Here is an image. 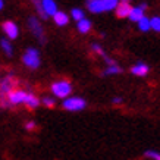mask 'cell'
Returning a JSON list of instances; mask_svg holds the SVG:
<instances>
[{"label": "cell", "mask_w": 160, "mask_h": 160, "mask_svg": "<svg viewBox=\"0 0 160 160\" xmlns=\"http://www.w3.org/2000/svg\"><path fill=\"white\" fill-rule=\"evenodd\" d=\"M146 10H147V5H146V3H141V5L135 6V8H132L131 13H129V16H128V18H129L132 22H138V21L144 16Z\"/></svg>", "instance_id": "cell-8"}, {"label": "cell", "mask_w": 160, "mask_h": 160, "mask_svg": "<svg viewBox=\"0 0 160 160\" xmlns=\"http://www.w3.org/2000/svg\"><path fill=\"white\" fill-rule=\"evenodd\" d=\"M50 91H52V94H53L54 97L66 98L72 92V84L69 82L68 79H59V81H54L52 84Z\"/></svg>", "instance_id": "cell-4"}, {"label": "cell", "mask_w": 160, "mask_h": 160, "mask_svg": "<svg viewBox=\"0 0 160 160\" xmlns=\"http://www.w3.org/2000/svg\"><path fill=\"white\" fill-rule=\"evenodd\" d=\"M137 24H138V28H140L141 31H148V29H151V27H150V19L147 18L146 15H144V16H142V18H141V19L138 21Z\"/></svg>", "instance_id": "cell-19"}, {"label": "cell", "mask_w": 160, "mask_h": 160, "mask_svg": "<svg viewBox=\"0 0 160 160\" xmlns=\"http://www.w3.org/2000/svg\"><path fill=\"white\" fill-rule=\"evenodd\" d=\"M41 103H43L46 107H49V109H53L56 106V100L53 97H43L41 98Z\"/></svg>", "instance_id": "cell-23"}, {"label": "cell", "mask_w": 160, "mask_h": 160, "mask_svg": "<svg viewBox=\"0 0 160 160\" xmlns=\"http://www.w3.org/2000/svg\"><path fill=\"white\" fill-rule=\"evenodd\" d=\"M0 78H2V65H0Z\"/></svg>", "instance_id": "cell-29"}, {"label": "cell", "mask_w": 160, "mask_h": 160, "mask_svg": "<svg viewBox=\"0 0 160 160\" xmlns=\"http://www.w3.org/2000/svg\"><path fill=\"white\" fill-rule=\"evenodd\" d=\"M0 49H2V52H3L8 58H12V56H13L12 40H9L8 37H2V38H0Z\"/></svg>", "instance_id": "cell-11"}, {"label": "cell", "mask_w": 160, "mask_h": 160, "mask_svg": "<svg viewBox=\"0 0 160 160\" xmlns=\"http://www.w3.org/2000/svg\"><path fill=\"white\" fill-rule=\"evenodd\" d=\"M54 21V24L58 25V27H65V25L69 24V16L68 13H65V12H62V10H58L56 13L52 16Z\"/></svg>", "instance_id": "cell-14"}, {"label": "cell", "mask_w": 160, "mask_h": 160, "mask_svg": "<svg viewBox=\"0 0 160 160\" xmlns=\"http://www.w3.org/2000/svg\"><path fill=\"white\" fill-rule=\"evenodd\" d=\"M71 16H72L73 21H81L82 18H85V13H84L82 9H79V8H73L72 10H71Z\"/></svg>", "instance_id": "cell-20"}, {"label": "cell", "mask_w": 160, "mask_h": 160, "mask_svg": "<svg viewBox=\"0 0 160 160\" xmlns=\"http://www.w3.org/2000/svg\"><path fill=\"white\" fill-rule=\"evenodd\" d=\"M122 103V98L121 97H115L113 98V104H121Z\"/></svg>", "instance_id": "cell-27"}, {"label": "cell", "mask_w": 160, "mask_h": 160, "mask_svg": "<svg viewBox=\"0 0 160 160\" xmlns=\"http://www.w3.org/2000/svg\"><path fill=\"white\" fill-rule=\"evenodd\" d=\"M121 2H129V0H121Z\"/></svg>", "instance_id": "cell-30"}, {"label": "cell", "mask_w": 160, "mask_h": 160, "mask_svg": "<svg viewBox=\"0 0 160 160\" xmlns=\"http://www.w3.org/2000/svg\"><path fill=\"white\" fill-rule=\"evenodd\" d=\"M131 72L137 77H146L148 73V66H147L144 62H138L137 65H134L131 68Z\"/></svg>", "instance_id": "cell-15"}, {"label": "cell", "mask_w": 160, "mask_h": 160, "mask_svg": "<svg viewBox=\"0 0 160 160\" xmlns=\"http://www.w3.org/2000/svg\"><path fill=\"white\" fill-rule=\"evenodd\" d=\"M91 27H92L91 21L87 19V18H82L81 21H78L77 22V28H78V31H79L81 34H87V32H90Z\"/></svg>", "instance_id": "cell-16"}, {"label": "cell", "mask_w": 160, "mask_h": 160, "mask_svg": "<svg viewBox=\"0 0 160 160\" xmlns=\"http://www.w3.org/2000/svg\"><path fill=\"white\" fill-rule=\"evenodd\" d=\"M28 91L29 90H24V88H13V90L8 94V97H6V100H8V103L10 104V107L25 104Z\"/></svg>", "instance_id": "cell-5"}, {"label": "cell", "mask_w": 160, "mask_h": 160, "mask_svg": "<svg viewBox=\"0 0 160 160\" xmlns=\"http://www.w3.org/2000/svg\"><path fill=\"white\" fill-rule=\"evenodd\" d=\"M119 0H103V8H104V12L106 10H113L118 6Z\"/></svg>", "instance_id": "cell-21"}, {"label": "cell", "mask_w": 160, "mask_h": 160, "mask_svg": "<svg viewBox=\"0 0 160 160\" xmlns=\"http://www.w3.org/2000/svg\"><path fill=\"white\" fill-rule=\"evenodd\" d=\"M91 47H92V52H94V53H97L98 56H102V58H104V56H106V53H104V50H103V47L100 46V44L94 43Z\"/></svg>", "instance_id": "cell-25"}, {"label": "cell", "mask_w": 160, "mask_h": 160, "mask_svg": "<svg viewBox=\"0 0 160 160\" xmlns=\"http://www.w3.org/2000/svg\"><path fill=\"white\" fill-rule=\"evenodd\" d=\"M5 8V0H0V10H3Z\"/></svg>", "instance_id": "cell-28"}, {"label": "cell", "mask_w": 160, "mask_h": 160, "mask_svg": "<svg viewBox=\"0 0 160 160\" xmlns=\"http://www.w3.org/2000/svg\"><path fill=\"white\" fill-rule=\"evenodd\" d=\"M131 9L132 8L128 2H119L118 6L115 8V10H116V16L118 18H128L129 13H131Z\"/></svg>", "instance_id": "cell-10"}, {"label": "cell", "mask_w": 160, "mask_h": 160, "mask_svg": "<svg viewBox=\"0 0 160 160\" xmlns=\"http://www.w3.org/2000/svg\"><path fill=\"white\" fill-rule=\"evenodd\" d=\"M24 128H25V131L32 132V131H35V129H37V123H35L34 121H28V122H25Z\"/></svg>", "instance_id": "cell-26"}, {"label": "cell", "mask_w": 160, "mask_h": 160, "mask_svg": "<svg viewBox=\"0 0 160 160\" xmlns=\"http://www.w3.org/2000/svg\"><path fill=\"white\" fill-rule=\"evenodd\" d=\"M122 72V68L116 63H113V65H107L106 71H104V75H118V73Z\"/></svg>", "instance_id": "cell-18"}, {"label": "cell", "mask_w": 160, "mask_h": 160, "mask_svg": "<svg viewBox=\"0 0 160 160\" xmlns=\"http://www.w3.org/2000/svg\"><path fill=\"white\" fill-rule=\"evenodd\" d=\"M150 27L151 29H154L157 32H160V16H154L150 19Z\"/></svg>", "instance_id": "cell-22"}, {"label": "cell", "mask_w": 160, "mask_h": 160, "mask_svg": "<svg viewBox=\"0 0 160 160\" xmlns=\"http://www.w3.org/2000/svg\"><path fill=\"white\" fill-rule=\"evenodd\" d=\"M27 24H28V29L31 31V34L37 38V41L40 44H46V32H44V28L41 22H40L38 16H28Z\"/></svg>", "instance_id": "cell-3"}, {"label": "cell", "mask_w": 160, "mask_h": 160, "mask_svg": "<svg viewBox=\"0 0 160 160\" xmlns=\"http://www.w3.org/2000/svg\"><path fill=\"white\" fill-rule=\"evenodd\" d=\"M32 5H34L35 10H37V15H38L41 19H49L47 16H46V13L43 12V6H41V0H29Z\"/></svg>", "instance_id": "cell-17"}, {"label": "cell", "mask_w": 160, "mask_h": 160, "mask_svg": "<svg viewBox=\"0 0 160 160\" xmlns=\"http://www.w3.org/2000/svg\"><path fill=\"white\" fill-rule=\"evenodd\" d=\"M40 104H41V100H40L34 92L29 90L28 96H27V100H25V106L28 107V109H32V110H34V109H37Z\"/></svg>", "instance_id": "cell-13"}, {"label": "cell", "mask_w": 160, "mask_h": 160, "mask_svg": "<svg viewBox=\"0 0 160 160\" xmlns=\"http://www.w3.org/2000/svg\"><path fill=\"white\" fill-rule=\"evenodd\" d=\"M62 107L65 110H69V112H79L87 107V102L82 97H77V96L66 97V98H63Z\"/></svg>", "instance_id": "cell-6"}, {"label": "cell", "mask_w": 160, "mask_h": 160, "mask_svg": "<svg viewBox=\"0 0 160 160\" xmlns=\"http://www.w3.org/2000/svg\"><path fill=\"white\" fill-rule=\"evenodd\" d=\"M87 9L92 13H102L104 12V8H103V0H87Z\"/></svg>", "instance_id": "cell-12"}, {"label": "cell", "mask_w": 160, "mask_h": 160, "mask_svg": "<svg viewBox=\"0 0 160 160\" xmlns=\"http://www.w3.org/2000/svg\"><path fill=\"white\" fill-rule=\"evenodd\" d=\"M22 63H24L28 69H31V71L38 69L40 65H41V56H40L38 49L28 47V49L24 52V54H22Z\"/></svg>", "instance_id": "cell-2"}, {"label": "cell", "mask_w": 160, "mask_h": 160, "mask_svg": "<svg viewBox=\"0 0 160 160\" xmlns=\"http://www.w3.org/2000/svg\"><path fill=\"white\" fill-rule=\"evenodd\" d=\"M144 156L151 160H160V153L156 150H147L146 153H144Z\"/></svg>", "instance_id": "cell-24"}, {"label": "cell", "mask_w": 160, "mask_h": 160, "mask_svg": "<svg viewBox=\"0 0 160 160\" xmlns=\"http://www.w3.org/2000/svg\"><path fill=\"white\" fill-rule=\"evenodd\" d=\"M18 82H19V81L16 79V77H15L12 72L6 73L5 77L0 78V109H2V110L10 109V104L8 103L6 97H8V94H9L13 88H16Z\"/></svg>", "instance_id": "cell-1"}, {"label": "cell", "mask_w": 160, "mask_h": 160, "mask_svg": "<svg viewBox=\"0 0 160 160\" xmlns=\"http://www.w3.org/2000/svg\"><path fill=\"white\" fill-rule=\"evenodd\" d=\"M41 6H43V12L46 13L47 18L53 16L56 12H58V5L54 0H41Z\"/></svg>", "instance_id": "cell-9"}, {"label": "cell", "mask_w": 160, "mask_h": 160, "mask_svg": "<svg viewBox=\"0 0 160 160\" xmlns=\"http://www.w3.org/2000/svg\"><path fill=\"white\" fill-rule=\"evenodd\" d=\"M2 31H3V34L9 40H16L19 37V27L13 21H5V22H2Z\"/></svg>", "instance_id": "cell-7"}]
</instances>
